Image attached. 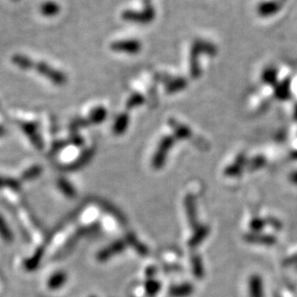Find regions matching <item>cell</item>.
<instances>
[{"instance_id": "cell-1", "label": "cell", "mask_w": 297, "mask_h": 297, "mask_svg": "<svg viewBox=\"0 0 297 297\" xmlns=\"http://www.w3.org/2000/svg\"><path fill=\"white\" fill-rule=\"evenodd\" d=\"M12 62L19 68L23 70H36L40 74L50 78L55 84H64L66 82V75L60 71L52 68L46 62L34 61L28 56L22 54H15L12 57Z\"/></svg>"}, {"instance_id": "cell-2", "label": "cell", "mask_w": 297, "mask_h": 297, "mask_svg": "<svg viewBox=\"0 0 297 297\" xmlns=\"http://www.w3.org/2000/svg\"><path fill=\"white\" fill-rule=\"evenodd\" d=\"M123 21L147 24L154 21L155 10L151 0H144L143 10L136 12L133 10H124L121 15Z\"/></svg>"}, {"instance_id": "cell-3", "label": "cell", "mask_w": 297, "mask_h": 297, "mask_svg": "<svg viewBox=\"0 0 297 297\" xmlns=\"http://www.w3.org/2000/svg\"><path fill=\"white\" fill-rule=\"evenodd\" d=\"M110 49L112 52L136 54L141 51L142 44L135 39L121 40V41H115L112 43L110 45Z\"/></svg>"}, {"instance_id": "cell-4", "label": "cell", "mask_w": 297, "mask_h": 297, "mask_svg": "<svg viewBox=\"0 0 297 297\" xmlns=\"http://www.w3.org/2000/svg\"><path fill=\"white\" fill-rule=\"evenodd\" d=\"M290 83L291 82L289 78H286L283 81L277 83L274 88V95L278 100L287 101L290 98V95H291Z\"/></svg>"}, {"instance_id": "cell-5", "label": "cell", "mask_w": 297, "mask_h": 297, "mask_svg": "<svg viewBox=\"0 0 297 297\" xmlns=\"http://www.w3.org/2000/svg\"><path fill=\"white\" fill-rule=\"evenodd\" d=\"M280 10V4L276 1H265L258 6V13L262 17L274 16Z\"/></svg>"}, {"instance_id": "cell-6", "label": "cell", "mask_w": 297, "mask_h": 297, "mask_svg": "<svg viewBox=\"0 0 297 297\" xmlns=\"http://www.w3.org/2000/svg\"><path fill=\"white\" fill-rule=\"evenodd\" d=\"M192 47L199 53H205L207 55H216L217 52V49L216 46L209 41H205V40H196L193 43Z\"/></svg>"}, {"instance_id": "cell-7", "label": "cell", "mask_w": 297, "mask_h": 297, "mask_svg": "<svg viewBox=\"0 0 297 297\" xmlns=\"http://www.w3.org/2000/svg\"><path fill=\"white\" fill-rule=\"evenodd\" d=\"M263 281L261 277L254 275L250 279V295L251 297H263Z\"/></svg>"}, {"instance_id": "cell-8", "label": "cell", "mask_w": 297, "mask_h": 297, "mask_svg": "<svg viewBox=\"0 0 297 297\" xmlns=\"http://www.w3.org/2000/svg\"><path fill=\"white\" fill-rule=\"evenodd\" d=\"M40 11L46 17H54L59 14L60 6L54 1H46L41 4Z\"/></svg>"}, {"instance_id": "cell-9", "label": "cell", "mask_w": 297, "mask_h": 297, "mask_svg": "<svg viewBox=\"0 0 297 297\" xmlns=\"http://www.w3.org/2000/svg\"><path fill=\"white\" fill-rule=\"evenodd\" d=\"M262 80L267 85L275 86L278 83V72L274 67H268L262 73Z\"/></svg>"}, {"instance_id": "cell-10", "label": "cell", "mask_w": 297, "mask_h": 297, "mask_svg": "<svg viewBox=\"0 0 297 297\" xmlns=\"http://www.w3.org/2000/svg\"><path fill=\"white\" fill-rule=\"evenodd\" d=\"M185 84H186V82H185V79H183V78H177V79H175L173 81L170 82V84L168 86L169 87L168 89L171 92H174V91H177V90H180V89L184 88Z\"/></svg>"}, {"instance_id": "cell-11", "label": "cell", "mask_w": 297, "mask_h": 297, "mask_svg": "<svg viewBox=\"0 0 297 297\" xmlns=\"http://www.w3.org/2000/svg\"><path fill=\"white\" fill-rule=\"evenodd\" d=\"M142 101H143L142 96H140V95H134V96H133V97L130 99L129 103H130L131 105H134V104H136V103H142Z\"/></svg>"}, {"instance_id": "cell-12", "label": "cell", "mask_w": 297, "mask_h": 297, "mask_svg": "<svg viewBox=\"0 0 297 297\" xmlns=\"http://www.w3.org/2000/svg\"><path fill=\"white\" fill-rule=\"evenodd\" d=\"M265 225V222L262 219H257L255 221L252 222V227L256 230V231H260L263 229V226Z\"/></svg>"}, {"instance_id": "cell-13", "label": "cell", "mask_w": 297, "mask_h": 297, "mask_svg": "<svg viewBox=\"0 0 297 297\" xmlns=\"http://www.w3.org/2000/svg\"><path fill=\"white\" fill-rule=\"evenodd\" d=\"M289 179H290V182H291L292 184L297 185V171L296 172H293L292 174L290 175Z\"/></svg>"}, {"instance_id": "cell-14", "label": "cell", "mask_w": 297, "mask_h": 297, "mask_svg": "<svg viewBox=\"0 0 297 297\" xmlns=\"http://www.w3.org/2000/svg\"><path fill=\"white\" fill-rule=\"evenodd\" d=\"M294 118L297 120V105L296 107H295V109H294Z\"/></svg>"}, {"instance_id": "cell-15", "label": "cell", "mask_w": 297, "mask_h": 297, "mask_svg": "<svg viewBox=\"0 0 297 297\" xmlns=\"http://www.w3.org/2000/svg\"><path fill=\"white\" fill-rule=\"evenodd\" d=\"M293 260H294V261H296V263H297V255H296V256L294 257V259H293Z\"/></svg>"}, {"instance_id": "cell-16", "label": "cell", "mask_w": 297, "mask_h": 297, "mask_svg": "<svg viewBox=\"0 0 297 297\" xmlns=\"http://www.w3.org/2000/svg\"><path fill=\"white\" fill-rule=\"evenodd\" d=\"M14 1H17V0H14Z\"/></svg>"}]
</instances>
